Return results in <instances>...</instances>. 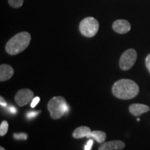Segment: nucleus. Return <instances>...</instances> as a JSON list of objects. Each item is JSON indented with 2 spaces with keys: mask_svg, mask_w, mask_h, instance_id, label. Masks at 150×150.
<instances>
[{
  "mask_svg": "<svg viewBox=\"0 0 150 150\" xmlns=\"http://www.w3.org/2000/svg\"><path fill=\"white\" fill-rule=\"evenodd\" d=\"M139 86L134 81L122 79L116 81L112 88V95L120 99H131L139 93Z\"/></svg>",
  "mask_w": 150,
  "mask_h": 150,
  "instance_id": "obj_1",
  "label": "nucleus"
},
{
  "mask_svg": "<svg viewBox=\"0 0 150 150\" xmlns=\"http://www.w3.org/2000/svg\"><path fill=\"white\" fill-rule=\"evenodd\" d=\"M31 39V35L27 31L17 33L7 42L5 47L6 51L13 56L21 53L29 45Z\"/></svg>",
  "mask_w": 150,
  "mask_h": 150,
  "instance_id": "obj_2",
  "label": "nucleus"
},
{
  "mask_svg": "<svg viewBox=\"0 0 150 150\" xmlns=\"http://www.w3.org/2000/svg\"><path fill=\"white\" fill-rule=\"evenodd\" d=\"M47 108L52 119L59 120L69 110V106L63 97L56 96L50 100Z\"/></svg>",
  "mask_w": 150,
  "mask_h": 150,
  "instance_id": "obj_3",
  "label": "nucleus"
},
{
  "mask_svg": "<svg viewBox=\"0 0 150 150\" xmlns=\"http://www.w3.org/2000/svg\"><path fill=\"white\" fill-rule=\"evenodd\" d=\"M99 22L93 17H87L81 21L79 31L83 36L92 38L95 36L99 31Z\"/></svg>",
  "mask_w": 150,
  "mask_h": 150,
  "instance_id": "obj_4",
  "label": "nucleus"
},
{
  "mask_svg": "<svg viewBox=\"0 0 150 150\" xmlns=\"http://www.w3.org/2000/svg\"><path fill=\"white\" fill-rule=\"evenodd\" d=\"M137 60V52L134 49H129L122 54L119 65L121 70H129L134 66Z\"/></svg>",
  "mask_w": 150,
  "mask_h": 150,
  "instance_id": "obj_5",
  "label": "nucleus"
},
{
  "mask_svg": "<svg viewBox=\"0 0 150 150\" xmlns=\"http://www.w3.org/2000/svg\"><path fill=\"white\" fill-rule=\"evenodd\" d=\"M33 92L30 89H21L16 93L15 96V101L20 107H22L33 100Z\"/></svg>",
  "mask_w": 150,
  "mask_h": 150,
  "instance_id": "obj_6",
  "label": "nucleus"
},
{
  "mask_svg": "<svg viewBox=\"0 0 150 150\" xmlns=\"http://www.w3.org/2000/svg\"><path fill=\"white\" fill-rule=\"evenodd\" d=\"M131 28V24L126 20H117L112 24V29L120 34L128 33Z\"/></svg>",
  "mask_w": 150,
  "mask_h": 150,
  "instance_id": "obj_7",
  "label": "nucleus"
},
{
  "mask_svg": "<svg viewBox=\"0 0 150 150\" xmlns=\"http://www.w3.org/2000/svg\"><path fill=\"white\" fill-rule=\"evenodd\" d=\"M125 147V143L121 140H111L99 146V150H122Z\"/></svg>",
  "mask_w": 150,
  "mask_h": 150,
  "instance_id": "obj_8",
  "label": "nucleus"
},
{
  "mask_svg": "<svg viewBox=\"0 0 150 150\" xmlns=\"http://www.w3.org/2000/svg\"><path fill=\"white\" fill-rule=\"evenodd\" d=\"M14 74V70L8 64L0 65V81L1 82L7 81L12 77Z\"/></svg>",
  "mask_w": 150,
  "mask_h": 150,
  "instance_id": "obj_9",
  "label": "nucleus"
},
{
  "mask_svg": "<svg viewBox=\"0 0 150 150\" xmlns=\"http://www.w3.org/2000/svg\"><path fill=\"white\" fill-rule=\"evenodd\" d=\"M150 110L149 106L142 104H133L129 106V112L134 116H140Z\"/></svg>",
  "mask_w": 150,
  "mask_h": 150,
  "instance_id": "obj_10",
  "label": "nucleus"
},
{
  "mask_svg": "<svg viewBox=\"0 0 150 150\" xmlns=\"http://www.w3.org/2000/svg\"><path fill=\"white\" fill-rule=\"evenodd\" d=\"M91 129L88 127L82 126L76 128L73 131L72 136L73 138L79 139V138H82L83 137H86L91 132Z\"/></svg>",
  "mask_w": 150,
  "mask_h": 150,
  "instance_id": "obj_11",
  "label": "nucleus"
},
{
  "mask_svg": "<svg viewBox=\"0 0 150 150\" xmlns=\"http://www.w3.org/2000/svg\"><path fill=\"white\" fill-rule=\"evenodd\" d=\"M88 138H93L99 143H103L106 138V133L102 131H93L86 136Z\"/></svg>",
  "mask_w": 150,
  "mask_h": 150,
  "instance_id": "obj_12",
  "label": "nucleus"
},
{
  "mask_svg": "<svg viewBox=\"0 0 150 150\" xmlns=\"http://www.w3.org/2000/svg\"><path fill=\"white\" fill-rule=\"evenodd\" d=\"M8 123L7 121H3L0 125V136H4L8 132Z\"/></svg>",
  "mask_w": 150,
  "mask_h": 150,
  "instance_id": "obj_13",
  "label": "nucleus"
},
{
  "mask_svg": "<svg viewBox=\"0 0 150 150\" xmlns=\"http://www.w3.org/2000/svg\"><path fill=\"white\" fill-rule=\"evenodd\" d=\"M24 1V0H8V4L11 6L16 8H20L23 5Z\"/></svg>",
  "mask_w": 150,
  "mask_h": 150,
  "instance_id": "obj_14",
  "label": "nucleus"
},
{
  "mask_svg": "<svg viewBox=\"0 0 150 150\" xmlns=\"http://www.w3.org/2000/svg\"><path fill=\"white\" fill-rule=\"evenodd\" d=\"M13 137L16 140H27V134H14Z\"/></svg>",
  "mask_w": 150,
  "mask_h": 150,
  "instance_id": "obj_15",
  "label": "nucleus"
},
{
  "mask_svg": "<svg viewBox=\"0 0 150 150\" xmlns=\"http://www.w3.org/2000/svg\"><path fill=\"white\" fill-rule=\"evenodd\" d=\"M93 140L92 139V138H90L89 140L87 142V143H86V145H85V148H84V149L91 150L92 147H93Z\"/></svg>",
  "mask_w": 150,
  "mask_h": 150,
  "instance_id": "obj_16",
  "label": "nucleus"
},
{
  "mask_svg": "<svg viewBox=\"0 0 150 150\" xmlns=\"http://www.w3.org/2000/svg\"><path fill=\"white\" fill-rule=\"evenodd\" d=\"M40 102V97H34V98L32 100V102H31V108H34L36 105L38 104V102Z\"/></svg>",
  "mask_w": 150,
  "mask_h": 150,
  "instance_id": "obj_17",
  "label": "nucleus"
},
{
  "mask_svg": "<svg viewBox=\"0 0 150 150\" xmlns=\"http://www.w3.org/2000/svg\"><path fill=\"white\" fill-rule=\"evenodd\" d=\"M145 65H146V67H147V70H149V72L150 73V54H148L147 57H146Z\"/></svg>",
  "mask_w": 150,
  "mask_h": 150,
  "instance_id": "obj_18",
  "label": "nucleus"
},
{
  "mask_svg": "<svg viewBox=\"0 0 150 150\" xmlns=\"http://www.w3.org/2000/svg\"><path fill=\"white\" fill-rule=\"evenodd\" d=\"M38 115V112H29L27 114V117L28 119H31V118L35 117Z\"/></svg>",
  "mask_w": 150,
  "mask_h": 150,
  "instance_id": "obj_19",
  "label": "nucleus"
},
{
  "mask_svg": "<svg viewBox=\"0 0 150 150\" xmlns=\"http://www.w3.org/2000/svg\"><path fill=\"white\" fill-rule=\"evenodd\" d=\"M0 99H1V102H0V104H1V106H3V107H6L7 104L4 100V99L3 98V97H0Z\"/></svg>",
  "mask_w": 150,
  "mask_h": 150,
  "instance_id": "obj_20",
  "label": "nucleus"
},
{
  "mask_svg": "<svg viewBox=\"0 0 150 150\" xmlns=\"http://www.w3.org/2000/svg\"><path fill=\"white\" fill-rule=\"evenodd\" d=\"M8 110H9V112H11V113H16V111H17L16 108L13 107V106H11V107L9 108Z\"/></svg>",
  "mask_w": 150,
  "mask_h": 150,
  "instance_id": "obj_21",
  "label": "nucleus"
},
{
  "mask_svg": "<svg viewBox=\"0 0 150 150\" xmlns=\"http://www.w3.org/2000/svg\"><path fill=\"white\" fill-rule=\"evenodd\" d=\"M0 150H6L3 147H0Z\"/></svg>",
  "mask_w": 150,
  "mask_h": 150,
  "instance_id": "obj_22",
  "label": "nucleus"
}]
</instances>
